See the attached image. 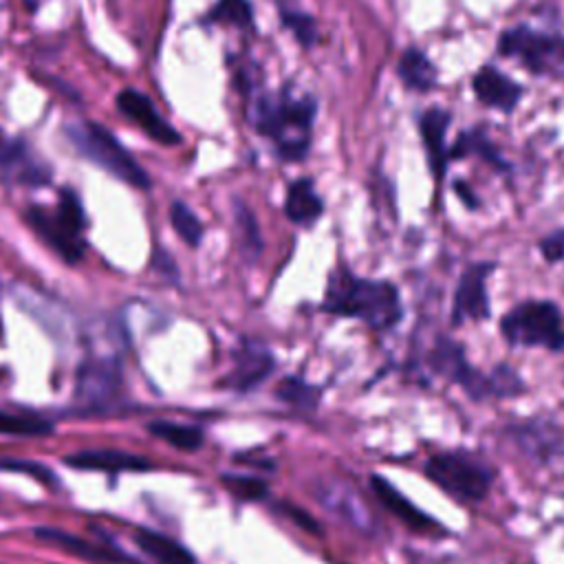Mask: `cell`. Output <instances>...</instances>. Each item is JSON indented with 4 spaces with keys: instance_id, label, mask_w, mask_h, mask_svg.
Masks as SVG:
<instances>
[{
    "instance_id": "30bf717a",
    "label": "cell",
    "mask_w": 564,
    "mask_h": 564,
    "mask_svg": "<svg viewBox=\"0 0 564 564\" xmlns=\"http://www.w3.org/2000/svg\"><path fill=\"white\" fill-rule=\"evenodd\" d=\"M117 108L122 111V115L130 119V122L144 130L150 139H155L157 144L175 146L181 141V135L159 115L155 104L150 102V97H146L144 93L133 89L122 91L117 95Z\"/></svg>"
},
{
    "instance_id": "d4e9b609",
    "label": "cell",
    "mask_w": 564,
    "mask_h": 564,
    "mask_svg": "<svg viewBox=\"0 0 564 564\" xmlns=\"http://www.w3.org/2000/svg\"><path fill=\"white\" fill-rule=\"evenodd\" d=\"M208 23L232 25V27H249L254 23V12L249 0H219L208 14Z\"/></svg>"
},
{
    "instance_id": "7c38bea8",
    "label": "cell",
    "mask_w": 564,
    "mask_h": 564,
    "mask_svg": "<svg viewBox=\"0 0 564 564\" xmlns=\"http://www.w3.org/2000/svg\"><path fill=\"white\" fill-rule=\"evenodd\" d=\"M34 534L42 542H47V545L67 551V553H71V556L80 558V560H89V562H97V564H122V562L137 564L133 558L126 556V553H122V551H108L100 545H93V542L84 540L80 536H73L64 529L36 527Z\"/></svg>"
},
{
    "instance_id": "5b68a950",
    "label": "cell",
    "mask_w": 564,
    "mask_h": 564,
    "mask_svg": "<svg viewBox=\"0 0 564 564\" xmlns=\"http://www.w3.org/2000/svg\"><path fill=\"white\" fill-rule=\"evenodd\" d=\"M501 329L505 340L514 346H542L549 351L564 349V318L553 302H525L507 313Z\"/></svg>"
},
{
    "instance_id": "9a60e30c",
    "label": "cell",
    "mask_w": 564,
    "mask_h": 564,
    "mask_svg": "<svg viewBox=\"0 0 564 564\" xmlns=\"http://www.w3.org/2000/svg\"><path fill=\"white\" fill-rule=\"evenodd\" d=\"M474 93L479 95L483 104L498 108L503 113H512L520 102L523 89L498 69L483 67L474 75Z\"/></svg>"
},
{
    "instance_id": "8fae6325",
    "label": "cell",
    "mask_w": 564,
    "mask_h": 564,
    "mask_svg": "<svg viewBox=\"0 0 564 564\" xmlns=\"http://www.w3.org/2000/svg\"><path fill=\"white\" fill-rule=\"evenodd\" d=\"M274 366V357H271L267 349L258 344H245L243 349L236 353V364L230 375L223 379V386L247 393V390L263 384L269 373L274 371Z\"/></svg>"
},
{
    "instance_id": "3957f363",
    "label": "cell",
    "mask_w": 564,
    "mask_h": 564,
    "mask_svg": "<svg viewBox=\"0 0 564 564\" xmlns=\"http://www.w3.org/2000/svg\"><path fill=\"white\" fill-rule=\"evenodd\" d=\"M64 133H67L75 150L97 168L124 181L126 186H133L137 190L150 188V177L146 175V170L137 164V159L102 124L75 122L64 128Z\"/></svg>"
},
{
    "instance_id": "ac0fdd59",
    "label": "cell",
    "mask_w": 564,
    "mask_h": 564,
    "mask_svg": "<svg viewBox=\"0 0 564 564\" xmlns=\"http://www.w3.org/2000/svg\"><path fill=\"white\" fill-rule=\"evenodd\" d=\"M117 366L113 362H89L78 373V395L91 404H104L115 395Z\"/></svg>"
},
{
    "instance_id": "4fadbf2b",
    "label": "cell",
    "mask_w": 564,
    "mask_h": 564,
    "mask_svg": "<svg viewBox=\"0 0 564 564\" xmlns=\"http://www.w3.org/2000/svg\"><path fill=\"white\" fill-rule=\"evenodd\" d=\"M0 168L27 183V186H45L51 179V172L45 164L31 157L29 148L20 139L7 137L0 130Z\"/></svg>"
},
{
    "instance_id": "e0dca14e",
    "label": "cell",
    "mask_w": 564,
    "mask_h": 564,
    "mask_svg": "<svg viewBox=\"0 0 564 564\" xmlns=\"http://www.w3.org/2000/svg\"><path fill=\"white\" fill-rule=\"evenodd\" d=\"M450 126V115L439 108H432L421 117V137L428 148V159L437 179H443L450 161V150L446 148V133Z\"/></svg>"
},
{
    "instance_id": "1f68e13d",
    "label": "cell",
    "mask_w": 564,
    "mask_h": 564,
    "mask_svg": "<svg viewBox=\"0 0 564 564\" xmlns=\"http://www.w3.org/2000/svg\"><path fill=\"white\" fill-rule=\"evenodd\" d=\"M490 379H492V393L496 397H512V395L523 393V388H525L523 379H520L512 368H507V366L498 368Z\"/></svg>"
},
{
    "instance_id": "7a4b0ae2",
    "label": "cell",
    "mask_w": 564,
    "mask_h": 564,
    "mask_svg": "<svg viewBox=\"0 0 564 564\" xmlns=\"http://www.w3.org/2000/svg\"><path fill=\"white\" fill-rule=\"evenodd\" d=\"M313 119H316V102L311 95L296 97L291 91L260 95L252 106V122L258 133L274 141L278 155L289 161L307 155Z\"/></svg>"
},
{
    "instance_id": "484cf974",
    "label": "cell",
    "mask_w": 564,
    "mask_h": 564,
    "mask_svg": "<svg viewBox=\"0 0 564 564\" xmlns=\"http://www.w3.org/2000/svg\"><path fill=\"white\" fill-rule=\"evenodd\" d=\"M278 399L285 401L289 406L296 408H316L320 401V390L307 382H302L298 377H287L282 379L276 388Z\"/></svg>"
},
{
    "instance_id": "603a6c76",
    "label": "cell",
    "mask_w": 564,
    "mask_h": 564,
    "mask_svg": "<svg viewBox=\"0 0 564 564\" xmlns=\"http://www.w3.org/2000/svg\"><path fill=\"white\" fill-rule=\"evenodd\" d=\"M53 426L38 415H18V412L0 410V435L12 437H45Z\"/></svg>"
},
{
    "instance_id": "4316f807",
    "label": "cell",
    "mask_w": 564,
    "mask_h": 564,
    "mask_svg": "<svg viewBox=\"0 0 564 564\" xmlns=\"http://www.w3.org/2000/svg\"><path fill=\"white\" fill-rule=\"evenodd\" d=\"M234 212H236V227H238V236H241L243 254L247 258H258L260 249H263V241H260V230L254 214L249 212L247 205L241 201L234 203Z\"/></svg>"
},
{
    "instance_id": "836d02e7",
    "label": "cell",
    "mask_w": 564,
    "mask_h": 564,
    "mask_svg": "<svg viewBox=\"0 0 564 564\" xmlns=\"http://www.w3.org/2000/svg\"><path fill=\"white\" fill-rule=\"evenodd\" d=\"M285 514H287L289 518H294V523H298L302 529L313 531V534H320V525H318L316 520H313L307 512H302V509L285 505Z\"/></svg>"
},
{
    "instance_id": "9c48e42d",
    "label": "cell",
    "mask_w": 564,
    "mask_h": 564,
    "mask_svg": "<svg viewBox=\"0 0 564 564\" xmlns=\"http://www.w3.org/2000/svg\"><path fill=\"white\" fill-rule=\"evenodd\" d=\"M494 265L479 263L465 271L457 294H454L452 322L463 324L465 320H485L490 316V298H487L485 282L490 278Z\"/></svg>"
},
{
    "instance_id": "d6a6232c",
    "label": "cell",
    "mask_w": 564,
    "mask_h": 564,
    "mask_svg": "<svg viewBox=\"0 0 564 564\" xmlns=\"http://www.w3.org/2000/svg\"><path fill=\"white\" fill-rule=\"evenodd\" d=\"M540 252L549 263H560V260H564V230L549 234L545 241L540 243Z\"/></svg>"
},
{
    "instance_id": "ffe728a7",
    "label": "cell",
    "mask_w": 564,
    "mask_h": 564,
    "mask_svg": "<svg viewBox=\"0 0 564 564\" xmlns=\"http://www.w3.org/2000/svg\"><path fill=\"white\" fill-rule=\"evenodd\" d=\"M135 542L141 551L148 553L159 564H194V556L186 547H181L172 538L157 534V531L137 529Z\"/></svg>"
},
{
    "instance_id": "277c9868",
    "label": "cell",
    "mask_w": 564,
    "mask_h": 564,
    "mask_svg": "<svg viewBox=\"0 0 564 564\" xmlns=\"http://www.w3.org/2000/svg\"><path fill=\"white\" fill-rule=\"evenodd\" d=\"M27 223L34 227V232L45 241L51 249L67 260L75 263L84 254V227L86 216L84 208L73 190H62L58 208L49 212L42 208L27 210Z\"/></svg>"
},
{
    "instance_id": "8992f818",
    "label": "cell",
    "mask_w": 564,
    "mask_h": 564,
    "mask_svg": "<svg viewBox=\"0 0 564 564\" xmlns=\"http://www.w3.org/2000/svg\"><path fill=\"white\" fill-rule=\"evenodd\" d=\"M426 474L432 483L443 487L448 494L479 501L492 487L494 474L479 459L463 452L437 454L426 463Z\"/></svg>"
},
{
    "instance_id": "f546056e",
    "label": "cell",
    "mask_w": 564,
    "mask_h": 564,
    "mask_svg": "<svg viewBox=\"0 0 564 564\" xmlns=\"http://www.w3.org/2000/svg\"><path fill=\"white\" fill-rule=\"evenodd\" d=\"M223 483L230 487V490L243 498V501H260V498L267 496V483L256 479V476H236V474H225Z\"/></svg>"
},
{
    "instance_id": "5bb4252c",
    "label": "cell",
    "mask_w": 564,
    "mask_h": 564,
    "mask_svg": "<svg viewBox=\"0 0 564 564\" xmlns=\"http://www.w3.org/2000/svg\"><path fill=\"white\" fill-rule=\"evenodd\" d=\"M64 463L73 470H100V472H146L153 468L148 459L124 450H82L69 454Z\"/></svg>"
},
{
    "instance_id": "44dd1931",
    "label": "cell",
    "mask_w": 564,
    "mask_h": 564,
    "mask_svg": "<svg viewBox=\"0 0 564 564\" xmlns=\"http://www.w3.org/2000/svg\"><path fill=\"white\" fill-rule=\"evenodd\" d=\"M399 75L410 91L426 93L437 84V69L419 49H408L399 62Z\"/></svg>"
},
{
    "instance_id": "52a82bcc",
    "label": "cell",
    "mask_w": 564,
    "mask_h": 564,
    "mask_svg": "<svg viewBox=\"0 0 564 564\" xmlns=\"http://www.w3.org/2000/svg\"><path fill=\"white\" fill-rule=\"evenodd\" d=\"M503 56L520 60L531 73H562L564 71V40L540 34L529 27L509 29L498 42Z\"/></svg>"
},
{
    "instance_id": "cb8c5ba5",
    "label": "cell",
    "mask_w": 564,
    "mask_h": 564,
    "mask_svg": "<svg viewBox=\"0 0 564 564\" xmlns=\"http://www.w3.org/2000/svg\"><path fill=\"white\" fill-rule=\"evenodd\" d=\"M170 223L175 227V232L179 238L190 247H199L203 241V225L199 221V216L194 214L186 203L175 201L170 205Z\"/></svg>"
},
{
    "instance_id": "ba28073f",
    "label": "cell",
    "mask_w": 564,
    "mask_h": 564,
    "mask_svg": "<svg viewBox=\"0 0 564 564\" xmlns=\"http://www.w3.org/2000/svg\"><path fill=\"white\" fill-rule=\"evenodd\" d=\"M430 364L439 375L461 384L474 399H483V397L494 395L492 393V379L481 375L479 371H474V368L468 364V360H465V353L457 342L439 340L437 346H435V351H432V355H430Z\"/></svg>"
},
{
    "instance_id": "f1b7e54d",
    "label": "cell",
    "mask_w": 564,
    "mask_h": 564,
    "mask_svg": "<svg viewBox=\"0 0 564 564\" xmlns=\"http://www.w3.org/2000/svg\"><path fill=\"white\" fill-rule=\"evenodd\" d=\"M0 472H18L25 474L42 485H58L56 474L45 463L31 461V459H16V457H0Z\"/></svg>"
},
{
    "instance_id": "2e32d148",
    "label": "cell",
    "mask_w": 564,
    "mask_h": 564,
    "mask_svg": "<svg viewBox=\"0 0 564 564\" xmlns=\"http://www.w3.org/2000/svg\"><path fill=\"white\" fill-rule=\"evenodd\" d=\"M371 487L375 496L379 498V503H382L390 514H395L401 523H406L408 527L417 531H428L430 527H439L435 518L423 514L415 503L408 501V498L401 494L393 483H388L384 476L375 474L371 479Z\"/></svg>"
},
{
    "instance_id": "d6986e66",
    "label": "cell",
    "mask_w": 564,
    "mask_h": 564,
    "mask_svg": "<svg viewBox=\"0 0 564 564\" xmlns=\"http://www.w3.org/2000/svg\"><path fill=\"white\" fill-rule=\"evenodd\" d=\"M285 212L289 221L298 225H311L320 219L324 212V203L309 179H298L287 188Z\"/></svg>"
},
{
    "instance_id": "7402d4cb",
    "label": "cell",
    "mask_w": 564,
    "mask_h": 564,
    "mask_svg": "<svg viewBox=\"0 0 564 564\" xmlns=\"http://www.w3.org/2000/svg\"><path fill=\"white\" fill-rule=\"evenodd\" d=\"M148 432L183 452H194L203 446V432L194 426H181V423L172 421H153L148 423Z\"/></svg>"
},
{
    "instance_id": "4dcf8cb0",
    "label": "cell",
    "mask_w": 564,
    "mask_h": 564,
    "mask_svg": "<svg viewBox=\"0 0 564 564\" xmlns=\"http://www.w3.org/2000/svg\"><path fill=\"white\" fill-rule=\"evenodd\" d=\"M282 20L305 47H311L316 42V23L311 16L296 12V9H282Z\"/></svg>"
},
{
    "instance_id": "6da1fadb",
    "label": "cell",
    "mask_w": 564,
    "mask_h": 564,
    "mask_svg": "<svg viewBox=\"0 0 564 564\" xmlns=\"http://www.w3.org/2000/svg\"><path fill=\"white\" fill-rule=\"evenodd\" d=\"M322 309L335 316L357 318L373 329H390L404 316L399 291L386 280L357 278L349 271H335L324 294Z\"/></svg>"
},
{
    "instance_id": "83f0119b",
    "label": "cell",
    "mask_w": 564,
    "mask_h": 564,
    "mask_svg": "<svg viewBox=\"0 0 564 564\" xmlns=\"http://www.w3.org/2000/svg\"><path fill=\"white\" fill-rule=\"evenodd\" d=\"M468 155H481L487 161H492L494 166L505 168L503 161L498 159L496 150L490 144H487V139L481 133H474V130H472V133H465L457 141V144L450 148V159H463V157H468Z\"/></svg>"
}]
</instances>
